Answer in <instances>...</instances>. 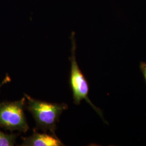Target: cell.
Instances as JSON below:
<instances>
[{
  "label": "cell",
  "mask_w": 146,
  "mask_h": 146,
  "mask_svg": "<svg viewBox=\"0 0 146 146\" xmlns=\"http://www.w3.org/2000/svg\"><path fill=\"white\" fill-rule=\"evenodd\" d=\"M140 68L141 72L143 74L145 80L146 82V62L141 61L140 63Z\"/></svg>",
  "instance_id": "obj_6"
},
{
  "label": "cell",
  "mask_w": 146,
  "mask_h": 146,
  "mask_svg": "<svg viewBox=\"0 0 146 146\" xmlns=\"http://www.w3.org/2000/svg\"><path fill=\"white\" fill-rule=\"evenodd\" d=\"M24 95L27 100V108L35 120L37 128L46 132L49 131L56 135V124L63 111L68 109V105L44 102Z\"/></svg>",
  "instance_id": "obj_1"
},
{
  "label": "cell",
  "mask_w": 146,
  "mask_h": 146,
  "mask_svg": "<svg viewBox=\"0 0 146 146\" xmlns=\"http://www.w3.org/2000/svg\"><path fill=\"white\" fill-rule=\"evenodd\" d=\"M24 146H61L64 145L56 135H49L46 133L40 134L34 131L32 135L23 138Z\"/></svg>",
  "instance_id": "obj_4"
},
{
  "label": "cell",
  "mask_w": 146,
  "mask_h": 146,
  "mask_svg": "<svg viewBox=\"0 0 146 146\" xmlns=\"http://www.w3.org/2000/svg\"><path fill=\"white\" fill-rule=\"evenodd\" d=\"M18 135V134H7L0 130V146H14Z\"/></svg>",
  "instance_id": "obj_5"
},
{
  "label": "cell",
  "mask_w": 146,
  "mask_h": 146,
  "mask_svg": "<svg viewBox=\"0 0 146 146\" xmlns=\"http://www.w3.org/2000/svg\"><path fill=\"white\" fill-rule=\"evenodd\" d=\"M11 81V78L10 76L8 75H7L5 76V78L3 79V80L2 81V82L0 84V92H1V88H2V87L3 86H4L5 84H8L9 82H10Z\"/></svg>",
  "instance_id": "obj_7"
},
{
  "label": "cell",
  "mask_w": 146,
  "mask_h": 146,
  "mask_svg": "<svg viewBox=\"0 0 146 146\" xmlns=\"http://www.w3.org/2000/svg\"><path fill=\"white\" fill-rule=\"evenodd\" d=\"M25 102V98L16 101L0 102V128L11 132L27 131L29 128L23 110Z\"/></svg>",
  "instance_id": "obj_3"
},
{
  "label": "cell",
  "mask_w": 146,
  "mask_h": 146,
  "mask_svg": "<svg viewBox=\"0 0 146 146\" xmlns=\"http://www.w3.org/2000/svg\"><path fill=\"white\" fill-rule=\"evenodd\" d=\"M70 38L72 40V54L69 58L71 62L70 84L73 92L74 102L76 105H79L83 100H86V101L101 117L104 123H108L104 118L102 111L100 108L96 107L89 99L88 84L83 73L79 68L76 58V44L74 32H72Z\"/></svg>",
  "instance_id": "obj_2"
}]
</instances>
